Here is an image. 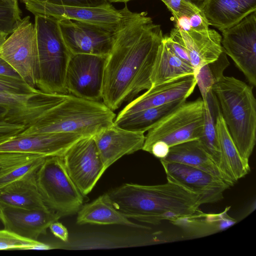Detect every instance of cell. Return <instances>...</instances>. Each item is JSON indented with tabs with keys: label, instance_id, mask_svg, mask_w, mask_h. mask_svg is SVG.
I'll return each instance as SVG.
<instances>
[{
	"label": "cell",
	"instance_id": "obj_14",
	"mask_svg": "<svg viewBox=\"0 0 256 256\" xmlns=\"http://www.w3.org/2000/svg\"><path fill=\"white\" fill-rule=\"evenodd\" d=\"M167 181L174 183L201 198L202 204L218 202L231 186L221 178L198 168L160 160Z\"/></svg>",
	"mask_w": 256,
	"mask_h": 256
},
{
	"label": "cell",
	"instance_id": "obj_4",
	"mask_svg": "<svg viewBox=\"0 0 256 256\" xmlns=\"http://www.w3.org/2000/svg\"><path fill=\"white\" fill-rule=\"evenodd\" d=\"M211 90L232 138L241 156L248 161L256 142V100L252 86L224 75Z\"/></svg>",
	"mask_w": 256,
	"mask_h": 256
},
{
	"label": "cell",
	"instance_id": "obj_16",
	"mask_svg": "<svg viewBox=\"0 0 256 256\" xmlns=\"http://www.w3.org/2000/svg\"><path fill=\"white\" fill-rule=\"evenodd\" d=\"M82 138L78 134L68 132L18 134L0 144V152H23L45 157H63L68 148Z\"/></svg>",
	"mask_w": 256,
	"mask_h": 256
},
{
	"label": "cell",
	"instance_id": "obj_13",
	"mask_svg": "<svg viewBox=\"0 0 256 256\" xmlns=\"http://www.w3.org/2000/svg\"><path fill=\"white\" fill-rule=\"evenodd\" d=\"M58 25L66 46L72 54L108 56L118 30L69 19L58 20Z\"/></svg>",
	"mask_w": 256,
	"mask_h": 256
},
{
	"label": "cell",
	"instance_id": "obj_36",
	"mask_svg": "<svg viewBox=\"0 0 256 256\" xmlns=\"http://www.w3.org/2000/svg\"><path fill=\"white\" fill-rule=\"evenodd\" d=\"M174 26L183 30H192L198 32L208 30L210 23L203 10L184 16L174 20Z\"/></svg>",
	"mask_w": 256,
	"mask_h": 256
},
{
	"label": "cell",
	"instance_id": "obj_32",
	"mask_svg": "<svg viewBox=\"0 0 256 256\" xmlns=\"http://www.w3.org/2000/svg\"><path fill=\"white\" fill-rule=\"evenodd\" d=\"M47 244L19 236L12 232L0 230V250H50Z\"/></svg>",
	"mask_w": 256,
	"mask_h": 256
},
{
	"label": "cell",
	"instance_id": "obj_29",
	"mask_svg": "<svg viewBox=\"0 0 256 256\" xmlns=\"http://www.w3.org/2000/svg\"><path fill=\"white\" fill-rule=\"evenodd\" d=\"M216 214H205L202 212L190 216L180 218L172 222L183 226L192 236L212 234L231 226L236 222L226 212V210Z\"/></svg>",
	"mask_w": 256,
	"mask_h": 256
},
{
	"label": "cell",
	"instance_id": "obj_41",
	"mask_svg": "<svg viewBox=\"0 0 256 256\" xmlns=\"http://www.w3.org/2000/svg\"><path fill=\"white\" fill-rule=\"evenodd\" d=\"M0 76L22 80L19 74L12 68V67L0 56Z\"/></svg>",
	"mask_w": 256,
	"mask_h": 256
},
{
	"label": "cell",
	"instance_id": "obj_23",
	"mask_svg": "<svg viewBox=\"0 0 256 256\" xmlns=\"http://www.w3.org/2000/svg\"><path fill=\"white\" fill-rule=\"evenodd\" d=\"M216 131L220 154V170L234 182L250 172L248 161L240 156L228 130L220 110L216 118Z\"/></svg>",
	"mask_w": 256,
	"mask_h": 256
},
{
	"label": "cell",
	"instance_id": "obj_18",
	"mask_svg": "<svg viewBox=\"0 0 256 256\" xmlns=\"http://www.w3.org/2000/svg\"><path fill=\"white\" fill-rule=\"evenodd\" d=\"M196 86V80L194 74L152 86L144 94L129 102L118 115L130 114L178 100H186L193 92Z\"/></svg>",
	"mask_w": 256,
	"mask_h": 256
},
{
	"label": "cell",
	"instance_id": "obj_1",
	"mask_svg": "<svg viewBox=\"0 0 256 256\" xmlns=\"http://www.w3.org/2000/svg\"><path fill=\"white\" fill-rule=\"evenodd\" d=\"M164 36L146 12L119 30L106 57L102 102L114 111L152 86L150 76Z\"/></svg>",
	"mask_w": 256,
	"mask_h": 256
},
{
	"label": "cell",
	"instance_id": "obj_35",
	"mask_svg": "<svg viewBox=\"0 0 256 256\" xmlns=\"http://www.w3.org/2000/svg\"><path fill=\"white\" fill-rule=\"evenodd\" d=\"M40 92H42L30 86L23 80L0 76V93L28 95Z\"/></svg>",
	"mask_w": 256,
	"mask_h": 256
},
{
	"label": "cell",
	"instance_id": "obj_17",
	"mask_svg": "<svg viewBox=\"0 0 256 256\" xmlns=\"http://www.w3.org/2000/svg\"><path fill=\"white\" fill-rule=\"evenodd\" d=\"M170 34L184 46L190 58L194 75L203 66L216 60L224 51L222 37L214 29L198 32L183 30L174 26Z\"/></svg>",
	"mask_w": 256,
	"mask_h": 256
},
{
	"label": "cell",
	"instance_id": "obj_8",
	"mask_svg": "<svg viewBox=\"0 0 256 256\" xmlns=\"http://www.w3.org/2000/svg\"><path fill=\"white\" fill-rule=\"evenodd\" d=\"M0 48V56L30 86L36 88L39 78L37 39L34 24L28 16Z\"/></svg>",
	"mask_w": 256,
	"mask_h": 256
},
{
	"label": "cell",
	"instance_id": "obj_19",
	"mask_svg": "<svg viewBox=\"0 0 256 256\" xmlns=\"http://www.w3.org/2000/svg\"><path fill=\"white\" fill-rule=\"evenodd\" d=\"M93 137L105 170L122 156L142 150L144 133L120 128L114 122Z\"/></svg>",
	"mask_w": 256,
	"mask_h": 256
},
{
	"label": "cell",
	"instance_id": "obj_44",
	"mask_svg": "<svg viewBox=\"0 0 256 256\" xmlns=\"http://www.w3.org/2000/svg\"><path fill=\"white\" fill-rule=\"evenodd\" d=\"M110 2H124L126 3L133 0H108Z\"/></svg>",
	"mask_w": 256,
	"mask_h": 256
},
{
	"label": "cell",
	"instance_id": "obj_28",
	"mask_svg": "<svg viewBox=\"0 0 256 256\" xmlns=\"http://www.w3.org/2000/svg\"><path fill=\"white\" fill-rule=\"evenodd\" d=\"M186 101V100H178L130 114L118 115L114 124L126 130L144 134L162 117Z\"/></svg>",
	"mask_w": 256,
	"mask_h": 256
},
{
	"label": "cell",
	"instance_id": "obj_42",
	"mask_svg": "<svg viewBox=\"0 0 256 256\" xmlns=\"http://www.w3.org/2000/svg\"><path fill=\"white\" fill-rule=\"evenodd\" d=\"M6 120L12 122L18 121L16 114L9 108L0 104V121Z\"/></svg>",
	"mask_w": 256,
	"mask_h": 256
},
{
	"label": "cell",
	"instance_id": "obj_24",
	"mask_svg": "<svg viewBox=\"0 0 256 256\" xmlns=\"http://www.w3.org/2000/svg\"><path fill=\"white\" fill-rule=\"evenodd\" d=\"M76 222L78 224H120L130 227L147 229L126 217L114 206L106 193L94 201L80 208L78 212Z\"/></svg>",
	"mask_w": 256,
	"mask_h": 256
},
{
	"label": "cell",
	"instance_id": "obj_38",
	"mask_svg": "<svg viewBox=\"0 0 256 256\" xmlns=\"http://www.w3.org/2000/svg\"><path fill=\"white\" fill-rule=\"evenodd\" d=\"M26 128V125L6 120L0 121V144L18 136Z\"/></svg>",
	"mask_w": 256,
	"mask_h": 256
},
{
	"label": "cell",
	"instance_id": "obj_5",
	"mask_svg": "<svg viewBox=\"0 0 256 256\" xmlns=\"http://www.w3.org/2000/svg\"><path fill=\"white\" fill-rule=\"evenodd\" d=\"M34 16L39 70L36 88L44 93L68 94L65 76L72 54L62 36L58 19Z\"/></svg>",
	"mask_w": 256,
	"mask_h": 256
},
{
	"label": "cell",
	"instance_id": "obj_33",
	"mask_svg": "<svg viewBox=\"0 0 256 256\" xmlns=\"http://www.w3.org/2000/svg\"><path fill=\"white\" fill-rule=\"evenodd\" d=\"M21 10L18 0H0V32L12 34L20 24Z\"/></svg>",
	"mask_w": 256,
	"mask_h": 256
},
{
	"label": "cell",
	"instance_id": "obj_10",
	"mask_svg": "<svg viewBox=\"0 0 256 256\" xmlns=\"http://www.w3.org/2000/svg\"><path fill=\"white\" fill-rule=\"evenodd\" d=\"M224 51L251 86H256V12L221 31Z\"/></svg>",
	"mask_w": 256,
	"mask_h": 256
},
{
	"label": "cell",
	"instance_id": "obj_12",
	"mask_svg": "<svg viewBox=\"0 0 256 256\" xmlns=\"http://www.w3.org/2000/svg\"><path fill=\"white\" fill-rule=\"evenodd\" d=\"M62 160L68 174L83 196L92 191L106 170L92 136L76 142Z\"/></svg>",
	"mask_w": 256,
	"mask_h": 256
},
{
	"label": "cell",
	"instance_id": "obj_25",
	"mask_svg": "<svg viewBox=\"0 0 256 256\" xmlns=\"http://www.w3.org/2000/svg\"><path fill=\"white\" fill-rule=\"evenodd\" d=\"M0 202L28 209L48 208L39 192L36 172L28 174L1 188Z\"/></svg>",
	"mask_w": 256,
	"mask_h": 256
},
{
	"label": "cell",
	"instance_id": "obj_26",
	"mask_svg": "<svg viewBox=\"0 0 256 256\" xmlns=\"http://www.w3.org/2000/svg\"><path fill=\"white\" fill-rule=\"evenodd\" d=\"M46 157L23 152H0V188L26 175L36 172Z\"/></svg>",
	"mask_w": 256,
	"mask_h": 256
},
{
	"label": "cell",
	"instance_id": "obj_43",
	"mask_svg": "<svg viewBox=\"0 0 256 256\" xmlns=\"http://www.w3.org/2000/svg\"><path fill=\"white\" fill-rule=\"evenodd\" d=\"M8 36V35L7 34L0 32V48L5 42Z\"/></svg>",
	"mask_w": 256,
	"mask_h": 256
},
{
	"label": "cell",
	"instance_id": "obj_9",
	"mask_svg": "<svg viewBox=\"0 0 256 256\" xmlns=\"http://www.w3.org/2000/svg\"><path fill=\"white\" fill-rule=\"evenodd\" d=\"M27 10L35 14L57 19H69L103 26L118 30L138 17L141 12L130 11L127 5L117 10L108 7H82L52 4L44 2L26 0Z\"/></svg>",
	"mask_w": 256,
	"mask_h": 256
},
{
	"label": "cell",
	"instance_id": "obj_31",
	"mask_svg": "<svg viewBox=\"0 0 256 256\" xmlns=\"http://www.w3.org/2000/svg\"><path fill=\"white\" fill-rule=\"evenodd\" d=\"M229 64L227 55L223 51L216 60L203 66L194 75L204 102L213 85L224 76Z\"/></svg>",
	"mask_w": 256,
	"mask_h": 256
},
{
	"label": "cell",
	"instance_id": "obj_37",
	"mask_svg": "<svg viewBox=\"0 0 256 256\" xmlns=\"http://www.w3.org/2000/svg\"><path fill=\"white\" fill-rule=\"evenodd\" d=\"M26 0H20L24 2ZM64 6L82 7H108L112 6L108 0H31Z\"/></svg>",
	"mask_w": 256,
	"mask_h": 256
},
{
	"label": "cell",
	"instance_id": "obj_40",
	"mask_svg": "<svg viewBox=\"0 0 256 256\" xmlns=\"http://www.w3.org/2000/svg\"><path fill=\"white\" fill-rule=\"evenodd\" d=\"M52 233L56 238L64 242H66L68 238L67 228L58 220L53 222L49 226Z\"/></svg>",
	"mask_w": 256,
	"mask_h": 256
},
{
	"label": "cell",
	"instance_id": "obj_27",
	"mask_svg": "<svg viewBox=\"0 0 256 256\" xmlns=\"http://www.w3.org/2000/svg\"><path fill=\"white\" fill-rule=\"evenodd\" d=\"M192 74L194 75V72L192 65L178 58L163 39L152 70L150 76L152 86Z\"/></svg>",
	"mask_w": 256,
	"mask_h": 256
},
{
	"label": "cell",
	"instance_id": "obj_45",
	"mask_svg": "<svg viewBox=\"0 0 256 256\" xmlns=\"http://www.w3.org/2000/svg\"></svg>",
	"mask_w": 256,
	"mask_h": 256
},
{
	"label": "cell",
	"instance_id": "obj_3",
	"mask_svg": "<svg viewBox=\"0 0 256 256\" xmlns=\"http://www.w3.org/2000/svg\"><path fill=\"white\" fill-rule=\"evenodd\" d=\"M116 116L102 101L68 94L63 101L28 124L19 134L68 132L94 136L112 124Z\"/></svg>",
	"mask_w": 256,
	"mask_h": 256
},
{
	"label": "cell",
	"instance_id": "obj_20",
	"mask_svg": "<svg viewBox=\"0 0 256 256\" xmlns=\"http://www.w3.org/2000/svg\"><path fill=\"white\" fill-rule=\"evenodd\" d=\"M62 98L60 94L42 92L28 95L0 93V104L10 108L18 122L26 124L58 104Z\"/></svg>",
	"mask_w": 256,
	"mask_h": 256
},
{
	"label": "cell",
	"instance_id": "obj_2",
	"mask_svg": "<svg viewBox=\"0 0 256 256\" xmlns=\"http://www.w3.org/2000/svg\"><path fill=\"white\" fill-rule=\"evenodd\" d=\"M106 194L126 217L152 224L192 216L202 204L200 196L168 181L150 186L126 183Z\"/></svg>",
	"mask_w": 256,
	"mask_h": 256
},
{
	"label": "cell",
	"instance_id": "obj_21",
	"mask_svg": "<svg viewBox=\"0 0 256 256\" xmlns=\"http://www.w3.org/2000/svg\"><path fill=\"white\" fill-rule=\"evenodd\" d=\"M161 160L202 170L221 178L231 186L236 184L214 162L198 140L188 141L170 147L168 156Z\"/></svg>",
	"mask_w": 256,
	"mask_h": 256
},
{
	"label": "cell",
	"instance_id": "obj_39",
	"mask_svg": "<svg viewBox=\"0 0 256 256\" xmlns=\"http://www.w3.org/2000/svg\"><path fill=\"white\" fill-rule=\"evenodd\" d=\"M170 148V147L166 143L158 141L154 143L147 152L161 160L164 158L168 156Z\"/></svg>",
	"mask_w": 256,
	"mask_h": 256
},
{
	"label": "cell",
	"instance_id": "obj_22",
	"mask_svg": "<svg viewBox=\"0 0 256 256\" xmlns=\"http://www.w3.org/2000/svg\"><path fill=\"white\" fill-rule=\"evenodd\" d=\"M203 10L210 24L222 31L256 12V0H206Z\"/></svg>",
	"mask_w": 256,
	"mask_h": 256
},
{
	"label": "cell",
	"instance_id": "obj_11",
	"mask_svg": "<svg viewBox=\"0 0 256 256\" xmlns=\"http://www.w3.org/2000/svg\"><path fill=\"white\" fill-rule=\"evenodd\" d=\"M106 57L72 54L65 76V87L68 94L90 100L102 101Z\"/></svg>",
	"mask_w": 256,
	"mask_h": 256
},
{
	"label": "cell",
	"instance_id": "obj_34",
	"mask_svg": "<svg viewBox=\"0 0 256 256\" xmlns=\"http://www.w3.org/2000/svg\"><path fill=\"white\" fill-rule=\"evenodd\" d=\"M173 16L174 20L202 10L206 0H160Z\"/></svg>",
	"mask_w": 256,
	"mask_h": 256
},
{
	"label": "cell",
	"instance_id": "obj_15",
	"mask_svg": "<svg viewBox=\"0 0 256 256\" xmlns=\"http://www.w3.org/2000/svg\"><path fill=\"white\" fill-rule=\"evenodd\" d=\"M60 218L48 208L28 209L0 202V221L4 229L27 238L38 240Z\"/></svg>",
	"mask_w": 256,
	"mask_h": 256
},
{
	"label": "cell",
	"instance_id": "obj_6",
	"mask_svg": "<svg viewBox=\"0 0 256 256\" xmlns=\"http://www.w3.org/2000/svg\"><path fill=\"white\" fill-rule=\"evenodd\" d=\"M36 178L44 204L60 217L74 214L82 206L83 195L68 174L62 157H46Z\"/></svg>",
	"mask_w": 256,
	"mask_h": 256
},
{
	"label": "cell",
	"instance_id": "obj_7",
	"mask_svg": "<svg viewBox=\"0 0 256 256\" xmlns=\"http://www.w3.org/2000/svg\"><path fill=\"white\" fill-rule=\"evenodd\" d=\"M204 106L201 98L184 102L156 123L145 136L142 150L147 152L155 142L162 141L170 148L198 140L201 134Z\"/></svg>",
	"mask_w": 256,
	"mask_h": 256
},
{
	"label": "cell",
	"instance_id": "obj_30",
	"mask_svg": "<svg viewBox=\"0 0 256 256\" xmlns=\"http://www.w3.org/2000/svg\"><path fill=\"white\" fill-rule=\"evenodd\" d=\"M204 103V124L200 136L198 140L206 151L220 168V154L216 126V118L220 108L212 90L208 92L206 100Z\"/></svg>",
	"mask_w": 256,
	"mask_h": 256
}]
</instances>
